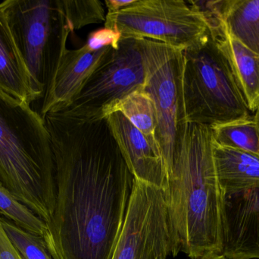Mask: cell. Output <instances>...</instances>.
Returning <instances> with one entry per match:
<instances>
[{
    "mask_svg": "<svg viewBox=\"0 0 259 259\" xmlns=\"http://www.w3.org/2000/svg\"><path fill=\"white\" fill-rule=\"evenodd\" d=\"M121 38L119 31L103 27L90 33L85 45L91 51H97L108 47L115 50L118 48Z\"/></svg>",
    "mask_w": 259,
    "mask_h": 259,
    "instance_id": "22",
    "label": "cell"
},
{
    "mask_svg": "<svg viewBox=\"0 0 259 259\" xmlns=\"http://www.w3.org/2000/svg\"><path fill=\"white\" fill-rule=\"evenodd\" d=\"M221 255L259 258V185L222 193Z\"/></svg>",
    "mask_w": 259,
    "mask_h": 259,
    "instance_id": "10",
    "label": "cell"
},
{
    "mask_svg": "<svg viewBox=\"0 0 259 259\" xmlns=\"http://www.w3.org/2000/svg\"><path fill=\"white\" fill-rule=\"evenodd\" d=\"M116 111L121 112L153 147L161 152L155 138L157 118L155 106L143 87L136 90L117 103L111 114Z\"/></svg>",
    "mask_w": 259,
    "mask_h": 259,
    "instance_id": "17",
    "label": "cell"
},
{
    "mask_svg": "<svg viewBox=\"0 0 259 259\" xmlns=\"http://www.w3.org/2000/svg\"><path fill=\"white\" fill-rule=\"evenodd\" d=\"M105 27L122 38L152 40L182 51L208 30L202 15L182 0H135L118 13L106 14Z\"/></svg>",
    "mask_w": 259,
    "mask_h": 259,
    "instance_id": "7",
    "label": "cell"
},
{
    "mask_svg": "<svg viewBox=\"0 0 259 259\" xmlns=\"http://www.w3.org/2000/svg\"><path fill=\"white\" fill-rule=\"evenodd\" d=\"M0 6L35 88L44 97L71 32L61 0H6Z\"/></svg>",
    "mask_w": 259,
    "mask_h": 259,
    "instance_id": "5",
    "label": "cell"
},
{
    "mask_svg": "<svg viewBox=\"0 0 259 259\" xmlns=\"http://www.w3.org/2000/svg\"><path fill=\"white\" fill-rule=\"evenodd\" d=\"M114 50L108 47L91 51L85 44L76 50L65 49L44 94L41 117L69 106L94 71L110 58Z\"/></svg>",
    "mask_w": 259,
    "mask_h": 259,
    "instance_id": "11",
    "label": "cell"
},
{
    "mask_svg": "<svg viewBox=\"0 0 259 259\" xmlns=\"http://www.w3.org/2000/svg\"><path fill=\"white\" fill-rule=\"evenodd\" d=\"M145 69L143 88L156 112L155 138L168 176L189 123L182 88L183 51L152 40L137 39Z\"/></svg>",
    "mask_w": 259,
    "mask_h": 259,
    "instance_id": "6",
    "label": "cell"
},
{
    "mask_svg": "<svg viewBox=\"0 0 259 259\" xmlns=\"http://www.w3.org/2000/svg\"><path fill=\"white\" fill-rule=\"evenodd\" d=\"M220 39L231 59L249 110L255 113L259 107V54L227 33Z\"/></svg>",
    "mask_w": 259,
    "mask_h": 259,
    "instance_id": "16",
    "label": "cell"
},
{
    "mask_svg": "<svg viewBox=\"0 0 259 259\" xmlns=\"http://www.w3.org/2000/svg\"><path fill=\"white\" fill-rule=\"evenodd\" d=\"M135 2V0H106V7L108 9L107 13L116 14L119 11L122 10L124 8L131 6V4Z\"/></svg>",
    "mask_w": 259,
    "mask_h": 259,
    "instance_id": "24",
    "label": "cell"
},
{
    "mask_svg": "<svg viewBox=\"0 0 259 259\" xmlns=\"http://www.w3.org/2000/svg\"><path fill=\"white\" fill-rule=\"evenodd\" d=\"M2 225L12 244L24 259H53L42 237L27 232L1 217Z\"/></svg>",
    "mask_w": 259,
    "mask_h": 259,
    "instance_id": "21",
    "label": "cell"
},
{
    "mask_svg": "<svg viewBox=\"0 0 259 259\" xmlns=\"http://www.w3.org/2000/svg\"><path fill=\"white\" fill-rule=\"evenodd\" d=\"M183 60L187 123L213 126L253 117L220 38L208 30L183 51Z\"/></svg>",
    "mask_w": 259,
    "mask_h": 259,
    "instance_id": "4",
    "label": "cell"
},
{
    "mask_svg": "<svg viewBox=\"0 0 259 259\" xmlns=\"http://www.w3.org/2000/svg\"><path fill=\"white\" fill-rule=\"evenodd\" d=\"M0 185L3 186V182H2L1 178H0Z\"/></svg>",
    "mask_w": 259,
    "mask_h": 259,
    "instance_id": "27",
    "label": "cell"
},
{
    "mask_svg": "<svg viewBox=\"0 0 259 259\" xmlns=\"http://www.w3.org/2000/svg\"><path fill=\"white\" fill-rule=\"evenodd\" d=\"M0 259H24L8 237L0 217Z\"/></svg>",
    "mask_w": 259,
    "mask_h": 259,
    "instance_id": "23",
    "label": "cell"
},
{
    "mask_svg": "<svg viewBox=\"0 0 259 259\" xmlns=\"http://www.w3.org/2000/svg\"><path fill=\"white\" fill-rule=\"evenodd\" d=\"M0 212L27 232L44 237L47 224L0 185Z\"/></svg>",
    "mask_w": 259,
    "mask_h": 259,
    "instance_id": "19",
    "label": "cell"
},
{
    "mask_svg": "<svg viewBox=\"0 0 259 259\" xmlns=\"http://www.w3.org/2000/svg\"><path fill=\"white\" fill-rule=\"evenodd\" d=\"M213 156L222 193L259 185L258 155L213 141Z\"/></svg>",
    "mask_w": 259,
    "mask_h": 259,
    "instance_id": "14",
    "label": "cell"
},
{
    "mask_svg": "<svg viewBox=\"0 0 259 259\" xmlns=\"http://www.w3.org/2000/svg\"><path fill=\"white\" fill-rule=\"evenodd\" d=\"M254 119H255V122H256L259 134V107L257 109L256 112H255V115H254Z\"/></svg>",
    "mask_w": 259,
    "mask_h": 259,
    "instance_id": "26",
    "label": "cell"
},
{
    "mask_svg": "<svg viewBox=\"0 0 259 259\" xmlns=\"http://www.w3.org/2000/svg\"><path fill=\"white\" fill-rule=\"evenodd\" d=\"M179 252L164 192L134 179L124 226L111 259H167Z\"/></svg>",
    "mask_w": 259,
    "mask_h": 259,
    "instance_id": "8",
    "label": "cell"
},
{
    "mask_svg": "<svg viewBox=\"0 0 259 259\" xmlns=\"http://www.w3.org/2000/svg\"><path fill=\"white\" fill-rule=\"evenodd\" d=\"M222 20L224 33L259 54V0H224Z\"/></svg>",
    "mask_w": 259,
    "mask_h": 259,
    "instance_id": "15",
    "label": "cell"
},
{
    "mask_svg": "<svg viewBox=\"0 0 259 259\" xmlns=\"http://www.w3.org/2000/svg\"><path fill=\"white\" fill-rule=\"evenodd\" d=\"M144 82L138 40L121 38L110 58L94 71L72 103L62 109L77 117L105 119L117 103L143 87Z\"/></svg>",
    "mask_w": 259,
    "mask_h": 259,
    "instance_id": "9",
    "label": "cell"
},
{
    "mask_svg": "<svg viewBox=\"0 0 259 259\" xmlns=\"http://www.w3.org/2000/svg\"><path fill=\"white\" fill-rule=\"evenodd\" d=\"M50 134L40 114L0 89V178L3 187L48 224L56 201Z\"/></svg>",
    "mask_w": 259,
    "mask_h": 259,
    "instance_id": "3",
    "label": "cell"
},
{
    "mask_svg": "<svg viewBox=\"0 0 259 259\" xmlns=\"http://www.w3.org/2000/svg\"><path fill=\"white\" fill-rule=\"evenodd\" d=\"M61 4L71 31L106 21L104 7L98 0H61Z\"/></svg>",
    "mask_w": 259,
    "mask_h": 259,
    "instance_id": "20",
    "label": "cell"
},
{
    "mask_svg": "<svg viewBox=\"0 0 259 259\" xmlns=\"http://www.w3.org/2000/svg\"><path fill=\"white\" fill-rule=\"evenodd\" d=\"M165 199L180 252L191 259L221 255L222 191L211 126L189 123L174 156Z\"/></svg>",
    "mask_w": 259,
    "mask_h": 259,
    "instance_id": "2",
    "label": "cell"
},
{
    "mask_svg": "<svg viewBox=\"0 0 259 259\" xmlns=\"http://www.w3.org/2000/svg\"><path fill=\"white\" fill-rule=\"evenodd\" d=\"M193 259H227L222 255L218 254H210V255H204V256L199 257V258Z\"/></svg>",
    "mask_w": 259,
    "mask_h": 259,
    "instance_id": "25",
    "label": "cell"
},
{
    "mask_svg": "<svg viewBox=\"0 0 259 259\" xmlns=\"http://www.w3.org/2000/svg\"><path fill=\"white\" fill-rule=\"evenodd\" d=\"M106 119L134 179L157 187L167 194L168 172L161 152L119 111L109 114Z\"/></svg>",
    "mask_w": 259,
    "mask_h": 259,
    "instance_id": "12",
    "label": "cell"
},
{
    "mask_svg": "<svg viewBox=\"0 0 259 259\" xmlns=\"http://www.w3.org/2000/svg\"><path fill=\"white\" fill-rule=\"evenodd\" d=\"M51 140L56 201L42 238L53 259H111L134 176L106 119L65 111L42 117Z\"/></svg>",
    "mask_w": 259,
    "mask_h": 259,
    "instance_id": "1",
    "label": "cell"
},
{
    "mask_svg": "<svg viewBox=\"0 0 259 259\" xmlns=\"http://www.w3.org/2000/svg\"><path fill=\"white\" fill-rule=\"evenodd\" d=\"M213 141L219 145L244 151L259 156V134L254 117L211 126Z\"/></svg>",
    "mask_w": 259,
    "mask_h": 259,
    "instance_id": "18",
    "label": "cell"
},
{
    "mask_svg": "<svg viewBox=\"0 0 259 259\" xmlns=\"http://www.w3.org/2000/svg\"><path fill=\"white\" fill-rule=\"evenodd\" d=\"M0 89L11 97L30 105L41 98L18 50L1 6Z\"/></svg>",
    "mask_w": 259,
    "mask_h": 259,
    "instance_id": "13",
    "label": "cell"
}]
</instances>
